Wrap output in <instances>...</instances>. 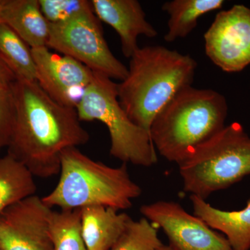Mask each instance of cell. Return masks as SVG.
Masks as SVG:
<instances>
[{"instance_id": "d4e9b609", "label": "cell", "mask_w": 250, "mask_h": 250, "mask_svg": "<svg viewBox=\"0 0 250 250\" xmlns=\"http://www.w3.org/2000/svg\"><path fill=\"white\" fill-rule=\"evenodd\" d=\"M159 250H172L171 249L170 247L168 246H165V245H164L162 247H161V248H159Z\"/></svg>"}, {"instance_id": "e0dca14e", "label": "cell", "mask_w": 250, "mask_h": 250, "mask_svg": "<svg viewBox=\"0 0 250 250\" xmlns=\"http://www.w3.org/2000/svg\"><path fill=\"white\" fill-rule=\"evenodd\" d=\"M36 190L34 176L25 166L9 154L0 157V213Z\"/></svg>"}, {"instance_id": "ffe728a7", "label": "cell", "mask_w": 250, "mask_h": 250, "mask_svg": "<svg viewBox=\"0 0 250 250\" xmlns=\"http://www.w3.org/2000/svg\"><path fill=\"white\" fill-rule=\"evenodd\" d=\"M164 246L158 228L147 219H130L111 250H159Z\"/></svg>"}, {"instance_id": "7a4b0ae2", "label": "cell", "mask_w": 250, "mask_h": 250, "mask_svg": "<svg viewBox=\"0 0 250 250\" xmlns=\"http://www.w3.org/2000/svg\"><path fill=\"white\" fill-rule=\"evenodd\" d=\"M197 67L190 55L164 46L139 47L130 58L127 76L118 83L119 103L130 120L149 134L156 115L192 85Z\"/></svg>"}, {"instance_id": "5b68a950", "label": "cell", "mask_w": 250, "mask_h": 250, "mask_svg": "<svg viewBox=\"0 0 250 250\" xmlns=\"http://www.w3.org/2000/svg\"><path fill=\"white\" fill-rule=\"evenodd\" d=\"M178 166L184 190L206 200L250 175L249 135L239 123H231Z\"/></svg>"}, {"instance_id": "3957f363", "label": "cell", "mask_w": 250, "mask_h": 250, "mask_svg": "<svg viewBox=\"0 0 250 250\" xmlns=\"http://www.w3.org/2000/svg\"><path fill=\"white\" fill-rule=\"evenodd\" d=\"M228 114L222 94L188 86L156 115L149 129L151 141L164 159L180 165L225 127Z\"/></svg>"}, {"instance_id": "d6986e66", "label": "cell", "mask_w": 250, "mask_h": 250, "mask_svg": "<svg viewBox=\"0 0 250 250\" xmlns=\"http://www.w3.org/2000/svg\"><path fill=\"white\" fill-rule=\"evenodd\" d=\"M81 208L53 210L49 233L53 250H88L82 234Z\"/></svg>"}, {"instance_id": "8992f818", "label": "cell", "mask_w": 250, "mask_h": 250, "mask_svg": "<svg viewBox=\"0 0 250 250\" xmlns=\"http://www.w3.org/2000/svg\"><path fill=\"white\" fill-rule=\"evenodd\" d=\"M75 109L81 122L98 121L107 127L110 154L123 164L150 167L157 163L149 133L130 120L118 100V83L112 79L93 72Z\"/></svg>"}, {"instance_id": "cb8c5ba5", "label": "cell", "mask_w": 250, "mask_h": 250, "mask_svg": "<svg viewBox=\"0 0 250 250\" xmlns=\"http://www.w3.org/2000/svg\"><path fill=\"white\" fill-rule=\"evenodd\" d=\"M5 1H6V0H0V14H1L3 7H4Z\"/></svg>"}, {"instance_id": "7c38bea8", "label": "cell", "mask_w": 250, "mask_h": 250, "mask_svg": "<svg viewBox=\"0 0 250 250\" xmlns=\"http://www.w3.org/2000/svg\"><path fill=\"white\" fill-rule=\"evenodd\" d=\"M92 4L98 19L111 26L119 36L122 52L126 58H131L139 48V36H158L137 0H92Z\"/></svg>"}, {"instance_id": "7402d4cb", "label": "cell", "mask_w": 250, "mask_h": 250, "mask_svg": "<svg viewBox=\"0 0 250 250\" xmlns=\"http://www.w3.org/2000/svg\"><path fill=\"white\" fill-rule=\"evenodd\" d=\"M16 120V102L12 88L0 90V151L9 146Z\"/></svg>"}, {"instance_id": "5bb4252c", "label": "cell", "mask_w": 250, "mask_h": 250, "mask_svg": "<svg viewBox=\"0 0 250 250\" xmlns=\"http://www.w3.org/2000/svg\"><path fill=\"white\" fill-rule=\"evenodd\" d=\"M0 22L9 26L31 49L47 47L50 24L39 0H6Z\"/></svg>"}, {"instance_id": "4fadbf2b", "label": "cell", "mask_w": 250, "mask_h": 250, "mask_svg": "<svg viewBox=\"0 0 250 250\" xmlns=\"http://www.w3.org/2000/svg\"><path fill=\"white\" fill-rule=\"evenodd\" d=\"M194 215L210 228L224 233L233 250L250 249V197L246 207L238 210H224L205 200L190 195Z\"/></svg>"}, {"instance_id": "9c48e42d", "label": "cell", "mask_w": 250, "mask_h": 250, "mask_svg": "<svg viewBox=\"0 0 250 250\" xmlns=\"http://www.w3.org/2000/svg\"><path fill=\"white\" fill-rule=\"evenodd\" d=\"M206 55L224 72L250 65V8L243 4L220 11L204 35Z\"/></svg>"}, {"instance_id": "44dd1931", "label": "cell", "mask_w": 250, "mask_h": 250, "mask_svg": "<svg viewBox=\"0 0 250 250\" xmlns=\"http://www.w3.org/2000/svg\"><path fill=\"white\" fill-rule=\"evenodd\" d=\"M39 3L51 24L66 22L82 13L93 11L92 1L88 0H39Z\"/></svg>"}, {"instance_id": "603a6c76", "label": "cell", "mask_w": 250, "mask_h": 250, "mask_svg": "<svg viewBox=\"0 0 250 250\" xmlns=\"http://www.w3.org/2000/svg\"><path fill=\"white\" fill-rule=\"evenodd\" d=\"M17 80L14 72L0 58V90L10 89Z\"/></svg>"}, {"instance_id": "6da1fadb", "label": "cell", "mask_w": 250, "mask_h": 250, "mask_svg": "<svg viewBox=\"0 0 250 250\" xmlns=\"http://www.w3.org/2000/svg\"><path fill=\"white\" fill-rule=\"evenodd\" d=\"M12 90L16 120L7 154L34 177L59 174L62 151L88 143L89 133L75 108L57 103L37 82L18 80Z\"/></svg>"}, {"instance_id": "2e32d148", "label": "cell", "mask_w": 250, "mask_h": 250, "mask_svg": "<svg viewBox=\"0 0 250 250\" xmlns=\"http://www.w3.org/2000/svg\"><path fill=\"white\" fill-rule=\"evenodd\" d=\"M223 0H172L166 1L163 11L168 14V31L164 36L166 42H172L184 39L197 27V21L202 16L221 9Z\"/></svg>"}, {"instance_id": "ac0fdd59", "label": "cell", "mask_w": 250, "mask_h": 250, "mask_svg": "<svg viewBox=\"0 0 250 250\" xmlns=\"http://www.w3.org/2000/svg\"><path fill=\"white\" fill-rule=\"evenodd\" d=\"M0 58L18 80L36 82L37 72L31 47L2 22H0Z\"/></svg>"}, {"instance_id": "9a60e30c", "label": "cell", "mask_w": 250, "mask_h": 250, "mask_svg": "<svg viewBox=\"0 0 250 250\" xmlns=\"http://www.w3.org/2000/svg\"><path fill=\"white\" fill-rule=\"evenodd\" d=\"M82 234L88 250H111L129 221V215L111 207L81 208Z\"/></svg>"}, {"instance_id": "8fae6325", "label": "cell", "mask_w": 250, "mask_h": 250, "mask_svg": "<svg viewBox=\"0 0 250 250\" xmlns=\"http://www.w3.org/2000/svg\"><path fill=\"white\" fill-rule=\"evenodd\" d=\"M35 62L36 82L57 103L76 108L93 72L78 61L54 53L47 47L31 49Z\"/></svg>"}, {"instance_id": "30bf717a", "label": "cell", "mask_w": 250, "mask_h": 250, "mask_svg": "<svg viewBox=\"0 0 250 250\" xmlns=\"http://www.w3.org/2000/svg\"><path fill=\"white\" fill-rule=\"evenodd\" d=\"M52 208L37 195L27 197L0 213L2 250H53L49 233Z\"/></svg>"}, {"instance_id": "484cf974", "label": "cell", "mask_w": 250, "mask_h": 250, "mask_svg": "<svg viewBox=\"0 0 250 250\" xmlns=\"http://www.w3.org/2000/svg\"><path fill=\"white\" fill-rule=\"evenodd\" d=\"M0 250H2V249H1V247H0Z\"/></svg>"}, {"instance_id": "ba28073f", "label": "cell", "mask_w": 250, "mask_h": 250, "mask_svg": "<svg viewBox=\"0 0 250 250\" xmlns=\"http://www.w3.org/2000/svg\"><path fill=\"white\" fill-rule=\"evenodd\" d=\"M140 211L154 226L162 229L172 250H233L225 236L177 202H153L143 205Z\"/></svg>"}, {"instance_id": "277c9868", "label": "cell", "mask_w": 250, "mask_h": 250, "mask_svg": "<svg viewBox=\"0 0 250 250\" xmlns=\"http://www.w3.org/2000/svg\"><path fill=\"white\" fill-rule=\"evenodd\" d=\"M59 182L42 197L50 208L73 210L92 206L116 209L131 208L142 189L130 177L126 164L110 167L83 154L78 147L62 151Z\"/></svg>"}, {"instance_id": "52a82bcc", "label": "cell", "mask_w": 250, "mask_h": 250, "mask_svg": "<svg viewBox=\"0 0 250 250\" xmlns=\"http://www.w3.org/2000/svg\"><path fill=\"white\" fill-rule=\"evenodd\" d=\"M47 47L82 62L92 71L123 81L128 68L108 47L100 20L93 11L66 22L51 24Z\"/></svg>"}]
</instances>
